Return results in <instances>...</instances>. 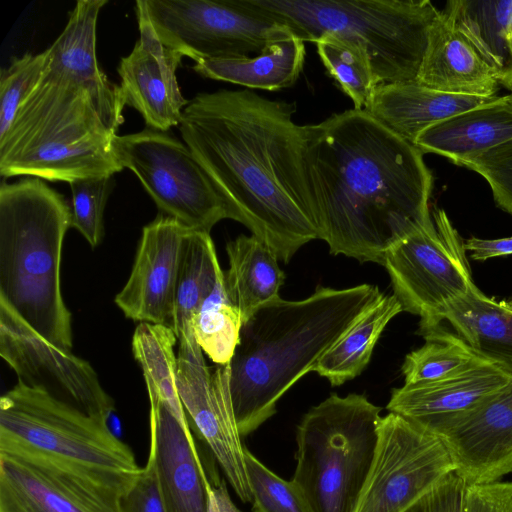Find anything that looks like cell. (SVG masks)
Wrapping results in <instances>:
<instances>
[{"instance_id": "17", "label": "cell", "mask_w": 512, "mask_h": 512, "mask_svg": "<svg viewBox=\"0 0 512 512\" xmlns=\"http://www.w3.org/2000/svg\"><path fill=\"white\" fill-rule=\"evenodd\" d=\"M150 402L149 453L167 512H208L210 479L188 422L155 394Z\"/></svg>"}, {"instance_id": "22", "label": "cell", "mask_w": 512, "mask_h": 512, "mask_svg": "<svg viewBox=\"0 0 512 512\" xmlns=\"http://www.w3.org/2000/svg\"><path fill=\"white\" fill-rule=\"evenodd\" d=\"M496 97L445 93L416 81L380 84L364 110L392 132L414 144L419 134L430 126L487 104Z\"/></svg>"}, {"instance_id": "29", "label": "cell", "mask_w": 512, "mask_h": 512, "mask_svg": "<svg viewBox=\"0 0 512 512\" xmlns=\"http://www.w3.org/2000/svg\"><path fill=\"white\" fill-rule=\"evenodd\" d=\"M402 311V305L394 294H383L321 357L313 372L326 378L333 386L358 376L368 365L385 327Z\"/></svg>"}, {"instance_id": "18", "label": "cell", "mask_w": 512, "mask_h": 512, "mask_svg": "<svg viewBox=\"0 0 512 512\" xmlns=\"http://www.w3.org/2000/svg\"><path fill=\"white\" fill-rule=\"evenodd\" d=\"M436 435L466 485L498 481L512 473V379L477 411Z\"/></svg>"}, {"instance_id": "26", "label": "cell", "mask_w": 512, "mask_h": 512, "mask_svg": "<svg viewBox=\"0 0 512 512\" xmlns=\"http://www.w3.org/2000/svg\"><path fill=\"white\" fill-rule=\"evenodd\" d=\"M226 252V294L244 323L259 307L279 297L285 275L274 251L252 234L229 241Z\"/></svg>"}, {"instance_id": "30", "label": "cell", "mask_w": 512, "mask_h": 512, "mask_svg": "<svg viewBox=\"0 0 512 512\" xmlns=\"http://www.w3.org/2000/svg\"><path fill=\"white\" fill-rule=\"evenodd\" d=\"M176 343L178 339L172 328L142 322L134 331L132 351L148 393L165 401L180 420L188 422L177 387Z\"/></svg>"}, {"instance_id": "41", "label": "cell", "mask_w": 512, "mask_h": 512, "mask_svg": "<svg viewBox=\"0 0 512 512\" xmlns=\"http://www.w3.org/2000/svg\"><path fill=\"white\" fill-rule=\"evenodd\" d=\"M464 249L470 252L471 259L475 261L512 255V236L499 239L470 237L464 241Z\"/></svg>"}, {"instance_id": "43", "label": "cell", "mask_w": 512, "mask_h": 512, "mask_svg": "<svg viewBox=\"0 0 512 512\" xmlns=\"http://www.w3.org/2000/svg\"><path fill=\"white\" fill-rule=\"evenodd\" d=\"M505 88L509 91V93L506 96L508 101L512 105V81Z\"/></svg>"}, {"instance_id": "11", "label": "cell", "mask_w": 512, "mask_h": 512, "mask_svg": "<svg viewBox=\"0 0 512 512\" xmlns=\"http://www.w3.org/2000/svg\"><path fill=\"white\" fill-rule=\"evenodd\" d=\"M136 5L163 44L195 62L259 54L289 31L239 0H137Z\"/></svg>"}, {"instance_id": "15", "label": "cell", "mask_w": 512, "mask_h": 512, "mask_svg": "<svg viewBox=\"0 0 512 512\" xmlns=\"http://www.w3.org/2000/svg\"><path fill=\"white\" fill-rule=\"evenodd\" d=\"M191 230L166 215L143 228L130 276L115 297L127 318L173 329L177 282Z\"/></svg>"}, {"instance_id": "37", "label": "cell", "mask_w": 512, "mask_h": 512, "mask_svg": "<svg viewBox=\"0 0 512 512\" xmlns=\"http://www.w3.org/2000/svg\"><path fill=\"white\" fill-rule=\"evenodd\" d=\"M461 166L482 176L489 184L497 206L512 214V140L463 162Z\"/></svg>"}, {"instance_id": "19", "label": "cell", "mask_w": 512, "mask_h": 512, "mask_svg": "<svg viewBox=\"0 0 512 512\" xmlns=\"http://www.w3.org/2000/svg\"><path fill=\"white\" fill-rule=\"evenodd\" d=\"M511 379L484 361L442 381L395 388L386 408L438 434L485 405Z\"/></svg>"}, {"instance_id": "12", "label": "cell", "mask_w": 512, "mask_h": 512, "mask_svg": "<svg viewBox=\"0 0 512 512\" xmlns=\"http://www.w3.org/2000/svg\"><path fill=\"white\" fill-rule=\"evenodd\" d=\"M453 472L438 435L389 412L379 422L374 458L354 512H407Z\"/></svg>"}, {"instance_id": "9", "label": "cell", "mask_w": 512, "mask_h": 512, "mask_svg": "<svg viewBox=\"0 0 512 512\" xmlns=\"http://www.w3.org/2000/svg\"><path fill=\"white\" fill-rule=\"evenodd\" d=\"M113 153L130 169L159 210L186 227L210 233L229 219L226 204L190 148L168 132L151 128L119 136Z\"/></svg>"}, {"instance_id": "1", "label": "cell", "mask_w": 512, "mask_h": 512, "mask_svg": "<svg viewBox=\"0 0 512 512\" xmlns=\"http://www.w3.org/2000/svg\"><path fill=\"white\" fill-rule=\"evenodd\" d=\"M295 105L249 89L202 92L180 122L184 143L221 194L229 219L288 262L319 239L307 161L306 127Z\"/></svg>"}, {"instance_id": "44", "label": "cell", "mask_w": 512, "mask_h": 512, "mask_svg": "<svg viewBox=\"0 0 512 512\" xmlns=\"http://www.w3.org/2000/svg\"><path fill=\"white\" fill-rule=\"evenodd\" d=\"M505 302L512 309V296L508 300H505Z\"/></svg>"}, {"instance_id": "36", "label": "cell", "mask_w": 512, "mask_h": 512, "mask_svg": "<svg viewBox=\"0 0 512 512\" xmlns=\"http://www.w3.org/2000/svg\"><path fill=\"white\" fill-rule=\"evenodd\" d=\"M47 60L46 51L14 58L0 73V140L9 132L18 109L36 86Z\"/></svg>"}, {"instance_id": "32", "label": "cell", "mask_w": 512, "mask_h": 512, "mask_svg": "<svg viewBox=\"0 0 512 512\" xmlns=\"http://www.w3.org/2000/svg\"><path fill=\"white\" fill-rule=\"evenodd\" d=\"M242 325L239 310L226 294L223 275L193 319L196 342L215 364L227 365L238 344Z\"/></svg>"}, {"instance_id": "25", "label": "cell", "mask_w": 512, "mask_h": 512, "mask_svg": "<svg viewBox=\"0 0 512 512\" xmlns=\"http://www.w3.org/2000/svg\"><path fill=\"white\" fill-rule=\"evenodd\" d=\"M304 42L290 30L256 56L201 59L192 69L199 75L247 89L276 91L293 86L304 64Z\"/></svg>"}, {"instance_id": "10", "label": "cell", "mask_w": 512, "mask_h": 512, "mask_svg": "<svg viewBox=\"0 0 512 512\" xmlns=\"http://www.w3.org/2000/svg\"><path fill=\"white\" fill-rule=\"evenodd\" d=\"M432 218L392 245L382 264L403 311L420 317V335L441 326L446 307L475 284L464 241L446 212L435 209Z\"/></svg>"}, {"instance_id": "6", "label": "cell", "mask_w": 512, "mask_h": 512, "mask_svg": "<svg viewBox=\"0 0 512 512\" xmlns=\"http://www.w3.org/2000/svg\"><path fill=\"white\" fill-rule=\"evenodd\" d=\"M0 453L43 465L115 501L141 471L107 421L18 382L0 398Z\"/></svg>"}, {"instance_id": "3", "label": "cell", "mask_w": 512, "mask_h": 512, "mask_svg": "<svg viewBox=\"0 0 512 512\" xmlns=\"http://www.w3.org/2000/svg\"><path fill=\"white\" fill-rule=\"evenodd\" d=\"M107 2L77 1L64 30L45 50L42 75L0 140L3 178L69 183L123 170L112 143L126 105L96 53L98 15Z\"/></svg>"}, {"instance_id": "23", "label": "cell", "mask_w": 512, "mask_h": 512, "mask_svg": "<svg viewBox=\"0 0 512 512\" xmlns=\"http://www.w3.org/2000/svg\"><path fill=\"white\" fill-rule=\"evenodd\" d=\"M512 140V105L507 96L464 111L424 130L414 145L457 165Z\"/></svg>"}, {"instance_id": "42", "label": "cell", "mask_w": 512, "mask_h": 512, "mask_svg": "<svg viewBox=\"0 0 512 512\" xmlns=\"http://www.w3.org/2000/svg\"><path fill=\"white\" fill-rule=\"evenodd\" d=\"M209 508L208 512H244L232 501L225 481L216 476H209Z\"/></svg>"}, {"instance_id": "2", "label": "cell", "mask_w": 512, "mask_h": 512, "mask_svg": "<svg viewBox=\"0 0 512 512\" xmlns=\"http://www.w3.org/2000/svg\"><path fill=\"white\" fill-rule=\"evenodd\" d=\"M319 239L330 253L383 264L389 248L433 223L423 152L365 110L305 125Z\"/></svg>"}, {"instance_id": "20", "label": "cell", "mask_w": 512, "mask_h": 512, "mask_svg": "<svg viewBox=\"0 0 512 512\" xmlns=\"http://www.w3.org/2000/svg\"><path fill=\"white\" fill-rule=\"evenodd\" d=\"M0 512H120L109 499L43 465L0 453Z\"/></svg>"}, {"instance_id": "16", "label": "cell", "mask_w": 512, "mask_h": 512, "mask_svg": "<svg viewBox=\"0 0 512 512\" xmlns=\"http://www.w3.org/2000/svg\"><path fill=\"white\" fill-rule=\"evenodd\" d=\"M136 14L139 39L117 68L122 96L125 105L141 114L147 128L168 132L180 125L189 102L181 94L176 76L184 55L160 41L138 5Z\"/></svg>"}, {"instance_id": "31", "label": "cell", "mask_w": 512, "mask_h": 512, "mask_svg": "<svg viewBox=\"0 0 512 512\" xmlns=\"http://www.w3.org/2000/svg\"><path fill=\"white\" fill-rule=\"evenodd\" d=\"M422 336L425 343L407 354L402 364L405 385L442 381L486 361L442 325Z\"/></svg>"}, {"instance_id": "14", "label": "cell", "mask_w": 512, "mask_h": 512, "mask_svg": "<svg viewBox=\"0 0 512 512\" xmlns=\"http://www.w3.org/2000/svg\"><path fill=\"white\" fill-rule=\"evenodd\" d=\"M228 365L213 372L206 361L177 365V387L186 415L243 502L252 501L241 441L229 391Z\"/></svg>"}, {"instance_id": "7", "label": "cell", "mask_w": 512, "mask_h": 512, "mask_svg": "<svg viewBox=\"0 0 512 512\" xmlns=\"http://www.w3.org/2000/svg\"><path fill=\"white\" fill-rule=\"evenodd\" d=\"M305 42L333 35L360 46L378 85L416 81L439 15L428 0H239Z\"/></svg>"}, {"instance_id": "38", "label": "cell", "mask_w": 512, "mask_h": 512, "mask_svg": "<svg viewBox=\"0 0 512 512\" xmlns=\"http://www.w3.org/2000/svg\"><path fill=\"white\" fill-rule=\"evenodd\" d=\"M120 512H167L163 501L156 464L149 453L145 467L132 486L119 499Z\"/></svg>"}, {"instance_id": "27", "label": "cell", "mask_w": 512, "mask_h": 512, "mask_svg": "<svg viewBox=\"0 0 512 512\" xmlns=\"http://www.w3.org/2000/svg\"><path fill=\"white\" fill-rule=\"evenodd\" d=\"M443 12L506 87L512 81V0H452Z\"/></svg>"}, {"instance_id": "39", "label": "cell", "mask_w": 512, "mask_h": 512, "mask_svg": "<svg viewBox=\"0 0 512 512\" xmlns=\"http://www.w3.org/2000/svg\"><path fill=\"white\" fill-rule=\"evenodd\" d=\"M462 512H512V481L465 484Z\"/></svg>"}, {"instance_id": "24", "label": "cell", "mask_w": 512, "mask_h": 512, "mask_svg": "<svg viewBox=\"0 0 512 512\" xmlns=\"http://www.w3.org/2000/svg\"><path fill=\"white\" fill-rule=\"evenodd\" d=\"M441 321L481 358L512 377V309L486 296L475 284L450 303Z\"/></svg>"}, {"instance_id": "13", "label": "cell", "mask_w": 512, "mask_h": 512, "mask_svg": "<svg viewBox=\"0 0 512 512\" xmlns=\"http://www.w3.org/2000/svg\"><path fill=\"white\" fill-rule=\"evenodd\" d=\"M0 356L28 388L107 422L114 412L89 362L45 339L1 300Z\"/></svg>"}, {"instance_id": "28", "label": "cell", "mask_w": 512, "mask_h": 512, "mask_svg": "<svg viewBox=\"0 0 512 512\" xmlns=\"http://www.w3.org/2000/svg\"><path fill=\"white\" fill-rule=\"evenodd\" d=\"M224 275L210 233L191 230L177 282L173 330L179 347L197 344L192 323L200 306Z\"/></svg>"}, {"instance_id": "4", "label": "cell", "mask_w": 512, "mask_h": 512, "mask_svg": "<svg viewBox=\"0 0 512 512\" xmlns=\"http://www.w3.org/2000/svg\"><path fill=\"white\" fill-rule=\"evenodd\" d=\"M383 293L376 285L319 286L301 300L280 296L242 325L228 365L229 391L241 437L276 413L278 401Z\"/></svg>"}, {"instance_id": "8", "label": "cell", "mask_w": 512, "mask_h": 512, "mask_svg": "<svg viewBox=\"0 0 512 512\" xmlns=\"http://www.w3.org/2000/svg\"><path fill=\"white\" fill-rule=\"evenodd\" d=\"M381 410L365 395L333 393L303 416L291 480L313 512H354L374 458Z\"/></svg>"}, {"instance_id": "5", "label": "cell", "mask_w": 512, "mask_h": 512, "mask_svg": "<svg viewBox=\"0 0 512 512\" xmlns=\"http://www.w3.org/2000/svg\"><path fill=\"white\" fill-rule=\"evenodd\" d=\"M72 210L40 178L0 187V300L51 343L71 350V313L61 291L64 238Z\"/></svg>"}, {"instance_id": "40", "label": "cell", "mask_w": 512, "mask_h": 512, "mask_svg": "<svg viewBox=\"0 0 512 512\" xmlns=\"http://www.w3.org/2000/svg\"><path fill=\"white\" fill-rule=\"evenodd\" d=\"M464 492V481L453 472L407 512H462Z\"/></svg>"}, {"instance_id": "35", "label": "cell", "mask_w": 512, "mask_h": 512, "mask_svg": "<svg viewBox=\"0 0 512 512\" xmlns=\"http://www.w3.org/2000/svg\"><path fill=\"white\" fill-rule=\"evenodd\" d=\"M114 183V175L69 182L72 192L71 227L80 232L92 248L97 247L104 237V210Z\"/></svg>"}, {"instance_id": "21", "label": "cell", "mask_w": 512, "mask_h": 512, "mask_svg": "<svg viewBox=\"0 0 512 512\" xmlns=\"http://www.w3.org/2000/svg\"><path fill=\"white\" fill-rule=\"evenodd\" d=\"M416 82L445 93L495 96L500 82L469 41L440 11L432 24Z\"/></svg>"}, {"instance_id": "34", "label": "cell", "mask_w": 512, "mask_h": 512, "mask_svg": "<svg viewBox=\"0 0 512 512\" xmlns=\"http://www.w3.org/2000/svg\"><path fill=\"white\" fill-rule=\"evenodd\" d=\"M245 466L252 493L253 512H313L292 480L280 478L247 448Z\"/></svg>"}, {"instance_id": "33", "label": "cell", "mask_w": 512, "mask_h": 512, "mask_svg": "<svg viewBox=\"0 0 512 512\" xmlns=\"http://www.w3.org/2000/svg\"><path fill=\"white\" fill-rule=\"evenodd\" d=\"M315 44L323 65L351 98L354 109L364 110L378 86L366 52L333 35H324Z\"/></svg>"}]
</instances>
